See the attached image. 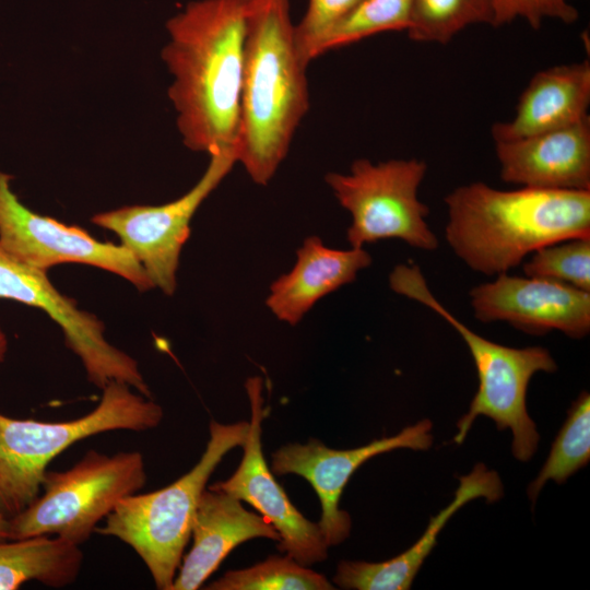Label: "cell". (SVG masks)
Segmentation results:
<instances>
[{
	"mask_svg": "<svg viewBox=\"0 0 590 590\" xmlns=\"http://www.w3.org/2000/svg\"><path fill=\"white\" fill-rule=\"evenodd\" d=\"M500 177L521 187L590 190V118L520 139L495 142Z\"/></svg>",
	"mask_w": 590,
	"mask_h": 590,
	"instance_id": "15",
	"label": "cell"
},
{
	"mask_svg": "<svg viewBox=\"0 0 590 590\" xmlns=\"http://www.w3.org/2000/svg\"><path fill=\"white\" fill-rule=\"evenodd\" d=\"M432 422L422 420L399 434L353 449L338 450L317 439L288 444L272 453V472L297 474L310 483L321 506L318 526L328 546L338 545L351 532V517L340 508L342 492L353 473L367 460L394 449L427 450L433 444Z\"/></svg>",
	"mask_w": 590,
	"mask_h": 590,
	"instance_id": "12",
	"label": "cell"
},
{
	"mask_svg": "<svg viewBox=\"0 0 590 590\" xmlns=\"http://www.w3.org/2000/svg\"><path fill=\"white\" fill-rule=\"evenodd\" d=\"M493 2L495 27L523 20L536 30L546 20L571 24L579 17V12L570 0H493Z\"/></svg>",
	"mask_w": 590,
	"mask_h": 590,
	"instance_id": "27",
	"label": "cell"
},
{
	"mask_svg": "<svg viewBox=\"0 0 590 590\" xmlns=\"http://www.w3.org/2000/svg\"><path fill=\"white\" fill-rule=\"evenodd\" d=\"M524 275L590 292V237H575L544 246L523 263Z\"/></svg>",
	"mask_w": 590,
	"mask_h": 590,
	"instance_id": "25",
	"label": "cell"
},
{
	"mask_svg": "<svg viewBox=\"0 0 590 590\" xmlns=\"http://www.w3.org/2000/svg\"><path fill=\"white\" fill-rule=\"evenodd\" d=\"M469 295L474 317L482 322H507L532 334L556 330L571 339L590 331V292L563 283L503 273Z\"/></svg>",
	"mask_w": 590,
	"mask_h": 590,
	"instance_id": "14",
	"label": "cell"
},
{
	"mask_svg": "<svg viewBox=\"0 0 590 590\" xmlns=\"http://www.w3.org/2000/svg\"><path fill=\"white\" fill-rule=\"evenodd\" d=\"M191 536L192 546L182 557L170 590L201 588L228 553L248 540L280 541L279 532L261 515L247 510L236 497L211 487L200 496Z\"/></svg>",
	"mask_w": 590,
	"mask_h": 590,
	"instance_id": "16",
	"label": "cell"
},
{
	"mask_svg": "<svg viewBox=\"0 0 590 590\" xmlns=\"http://www.w3.org/2000/svg\"><path fill=\"white\" fill-rule=\"evenodd\" d=\"M475 24L493 26V0H412L406 34L413 42L445 45Z\"/></svg>",
	"mask_w": 590,
	"mask_h": 590,
	"instance_id": "21",
	"label": "cell"
},
{
	"mask_svg": "<svg viewBox=\"0 0 590 590\" xmlns=\"http://www.w3.org/2000/svg\"><path fill=\"white\" fill-rule=\"evenodd\" d=\"M201 178L184 196L161 205H128L97 213L91 221L117 235L143 267L154 287L173 295L190 221L202 202L237 163V148L213 151Z\"/></svg>",
	"mask_w": 590,
	"mask_h": 590,
	"instance_id": "9",
	"label": "cell"
},
{
	"mask_svg": "<svg viewBox=\"0 0 590 590\" xmlns=\"http://www.w3.org/2000/svg\"><path fill=\"white\" fill-rule=\"evenodd\" d=\"M83 558L80 545L58 536L0 541V590H15L27 581L51 588L70 586L81 571Z\"/></svg>",
	"mask_w": 590,
	"mask_h": 590,
	"instance_id": "20",
	"label": "cell"
},
{
	"mask_svg": "<svg viewBox=\"0 0 590 590\" xmlns=\"http://www.w3.org/2000/svg\"><path fill=\"white\" fill-rule=\"evenodd\" d=\"M262 386L261 377L247 379L251 418L243 445L241 461L231 477L210 487L255 507L279 532L278 550L299 564L309 566L323 562L329 546L318 523L305 518L291 503L266 462L261 444V423L264 416Z\"/></svg>",
	"mask_w": 590,
	"mask_h": 590,
	"instance_id": "13",
	"label": "cell"
},
{
	"mask_svg": "<svg viewBox=\"0 0 590 590\" xmlns=\"http://www.w3.org/2000/svg\"><path fill=\"white\" fill-rule=\"evenodd\" d=\"M294 26L290 0H249L236 148L237 163L260 186L286 157L309 108Z\"/></svg>",
	"mask_w": 590,
	"mask_h": 590,
	"instance_id": "3",
	"label": "cell"
},
{
	"mask_svg": "<svg viewBox=\"0 0 590 590\" xmlns=\"http://www.w3.org/2000/svg\"><path fill=\"white\" fill-rule=\"evenodd\" d=\"M210 438L197 464L163 488L121 499L95 532L129 545L160 590H170L190 540L202 492L222 458L243 447L249 422H210Z\"/></svg>",
	"mask_w": 590,
	"mask_h": 590,
	"instance_id": "4",
	"label": "cell"
},
{
	"mask_svg": "<svg viewBox=\"0 0 590 590\" xmlns=\"http://www.w3.org/2000/svg\"><path fill=\"white\" fill-rule=\"evenodd\" d=\"M249 0H198L166 24L162 60L182 143L193 152L236 146Z\"/></svg>",
	"mask_w": 590,
	"mask_h": 590,
	"instance_id": "1",
	"label": "cell"
},
{
	"mask_svg": "<svg viewBox=\"0 0 590 590\" xmlns=\"http://www.w3.org/2000/svg\"><path fill=\"white\" fill-rule=\"evenodd\" d=\"M133 390L111 381L92 411L70 421L22 420L0 413V506L7 515H17L37 497L48 464L75 442L105 432L157 427L162 406Z\"/></svg>",
	"mask_w": 590,
	"mask_h": 590,
	"instance_id": "5",
	"label": "cell"
},
{
	"mask_svg": "<svg viewBox=\"0 0 590 590\" xmlns=\"http://www.w3.org/2000/svg\"><path fill=\"white\" fill-rule=\"evenodd\" d=\"M452 502L432 516L422 536L400 555L378 563L341 560L333 582L343 589L408 590L422 564L437 543V536L449 519L467 503L485 498L492 503L502 498L504 486L498 473L476 463L472 471L459 477Z\"/></svg>",
	"mask_w": 590,
	"mask_h": 590,
	"instance_id": "17",
	"label": "cell"
},
{
	"mask_svg": "<svg viewBox=\"0 0 590 590\" xmlns=\"http://www.w3.org/2000/svg\"><path fill=\"white\" fill-rule=\"evenodd\" d=\"M0 298L44 310L60 327L66 345L79 357L88 381L97 388L118 381L151 398L138 362L106 340L103 322L61 294L46 271L15 260L1 248Z\"/></svg>",
	"mask_w": 590,
	"mask_h": 590,
	"instance_id": "11",
	"label": "cell"
},
{
	"mask_svg": "<svg viewBox=\"0 0 590 590\" xmlns=\"http://www.w3.org/2000/svg\"><path fill=\"white\" fill-rule=\"evenodd\" d=\"M362 0H308L307 9L294 26V40L302 62L307 67L331 28Z\"/></svg>",
	"mask_w": 590,
	"mask_h": 590,
	"instance_id": "26",
	"label": "cell"
},
{
	"mask_svg": "<svg viewBox=\"0 0 590 590\" xmlns=\"http://www.w3.org/2000/svg\"><path fill=\"white\" fill-rule=\"evenodd\" d=\"M12 178L0 169V248L5 253L46 272L57 264L80 263L119 275L140 292L154 288L121 244L97 240L79 226L33 212L12 191Z\"/></svg>",
	"mask_w": 590,
	"mask_h": 590,
	"instance_id": "10",
	"label": "cell"
},
{
	"mask_svg": "<svg viewBox=\"0 0 590 590\" xmlns=\"http://www.w3.org/2000/svg\"><path fill=\"white\" fill-rule=\"evenodd\" d=\"M145 483L141 452L88 450L70 469L46 471L37 497L10 517V539L49 535L82 545L121 499Z\"/></svg>",
	"mask_w": 590,
	"mask_h": 590,
	"instance_id": "6",
	"label": "cell"
},
{
	"mask_svg": "<svg viewBox=\"0 0 590 590\" xmlns=\"http://www.w3.org/2000/svg\"><path fill=\"white\" fill-rule=\"evenodd\" d=\"M10 539V517L0 506V541Z\"/></svg>",
	"mask_w": 590,
	"mask_h": 590,
	"instance_id": "28",
	"label": "cell"
},
{
	"mask_svg": "<svg viewBox=\"0 0 590 590\" xmlns=\"http://www.w3.org/2000/svg\"><path fill=\"white\" fill-rule=\"evenodd\" d=\"M590 62L557 64L536 72L521 93L514 116L493 125L494 142L520 139L589 118Z\"/></svg>",
	"mask_w": 590,
	"mask_h": 590,
	"instance_id": "18",
	"label": "cell"
},
{
	"mask_svg": "<svg viewBox=\"0 0 590 590\" xmlns=\"http://www.w3.org/2000/svg\"><path fill=\"white\" fill-rule=\"evenodd\" d=\"M412 0H362L319 44L316 57L385 32H406Z\"/></svg>",
	"mask_w": 590,
	"mask_h": 590,
	"instance_id": "24",
	"label": "cell"
},
{
	"mask_svg": "<svg viewBox=\"0 0 590 590\" xmlns=\"http://www.w3.org/2000/svg\"><path fill=\"white\" fill-rule=\"evenodd\" d=\"M296 255L295 266L271 284L266 300L276 318L292 326L320 298L354 281L371 263L364 248L332 249L318 236L307 237Z\"/></svg>",
	"mask_w": 590,
	"mask_h": 590,
	"instance_id": "19",
	"label": "cell"
},
{
	"mask_svg": "<svg viewBox=\"0 0 590 590\" xmlns=\"http://www.w3.org/2000/svg\"><path fill=\"white\" fill-rule=\"evenodd\" d=\"M445 203L449 246L485 275L507 273L544 246L590 237V190H500L475 181L453 189Z\"/></svg>",
	"mask_w": 590,
	"mask_h": 590,
	"instance_id": "2",
	"label": "cell"
},
{
	"mask_svg": "<svg viewBox=\"0 0 590 590\" xmlns=\"http://www.w3.org/2000/svg\"><path fill=\"white\" fill-rule=\"evenodd\" d=\"M208 590H331L324 575L316 573L293 557L269 556L251 567L228 570L210 582Z\"/></svg>",
	"mask_w": 590,
	"mask_h": 590,
	"instance_id": "23",
	"label": "cell"
},
{
	"mask_svg": "<svg viewBox=\"0 0 590 590\" xmlns=\"http://www.w3.org/2000/svg\"><path fill=\"white\" fill-rule=\"evenodd\" d=\"M427 165L418 158L373 163L358 158L347 174L324 177L334 197L352 216L347 240L353 248L386 238H398L425 251L438 239L426 221L428 208L418 198Z\"/></svg>",
	"mask_w": 590,
	"mask_h": 590,
	"instance_id": "8",
	"label": "cell"
},
{
	"mask_svg": "<svg viewBox=\"0 0 590 590\" xmlns=\"http://www.w3.org/2000/svg\"><path fill=\"white\" fill-rule=\"evenodd\" d=\"M590 460V394L582 392L571 404L550 455L538 476L528 487V496L535 503L547 481L564 483Z\"/></svg>",
	"mask_w": 590,
	"mask_h": 590,
	"instance_id": "22",
	"label": "cell"
},
{
	"mask_svg": "<svg viewBox=\"0 0 590 590\" xmlns=\"http://www.w3.org/2000/svg\"><path fill=\"white\" fill-rule=\"evenodd\" d=\"M403 295L447 321L461 335L473 357L479 388L468 412L457 423L453 441L462 444L475 418L485 415L499 430H511L512 455L522 462L529 461L538 449L540 435L527 411V389L535 373L557 369L548 350L542 346L509 347L481 337L436 299L423 275L411 276L403 286Z\"/></svg>",
	"mask_w": 590,
	"mask_h": 590,
	"instance_id": "7",
	"label": "cell"
},
{
	"mask_svg": "<svg viewBox=\"0 0 590 590\" xmlns=\"http://www.w3.org/2000/svg\"><path fill=\"white\" fill-rule=\"evenodd\" d=\"M8 352V339L5 333L0 327V364L3 363Z\"/></svg>",
	"mask_w": 590,
	"mask_h": 590,
	"instance_id": "29",
	"label": "cell"
}]
</instances>
